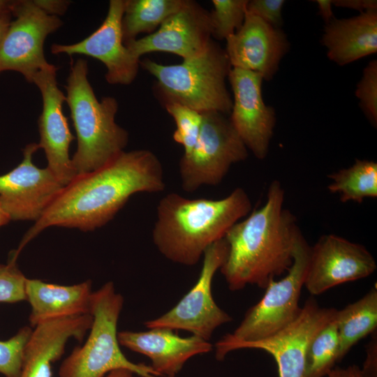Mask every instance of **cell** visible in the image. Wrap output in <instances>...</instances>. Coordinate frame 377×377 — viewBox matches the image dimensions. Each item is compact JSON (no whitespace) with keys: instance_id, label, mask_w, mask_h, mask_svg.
<instances>
[{"instance_id":"cell-21","label":"cell","mask_w":377,"mask_h":377,"mask_svg":"<svg viewBox=\"0 0 377 377\" xmlns=\"http://www.w3.org/2000/svg\"><path fill=\"white\" fill-rule=\"evenodd\" d=\"M91 280L61 286L39 279H26V300L31 306L30 325L54 318L91 314Z\"/></svg>"},{"instance_id":"cell-4","label":"cell","mask_w":377,"mask_h":377,"mask_svg":"<svg viewBox=\"0 0 377 377\" xmlns=\"http://www.w3.org/2000/svg\"><path fill=\"white\" fill-rule=\"evenodd\" d=\"M86 60L71 65L66 101L77 134V149L71 162L77 175L95 170L124 151L128 133L115 121L118 103L113 97L99 101L88 80Z\"/></svg>"},{"instance_id":"cell-7","label":"cell","mask_w":377,"mask_h":377,"mask_svg":"<svg viewBox=\"0 0 377 377\" xmlns=\"http://www.w3.org/2000/svg\"><path fill=\"white\" fill-rule=\"evenodd\" d=\"M311 246L301 231L297 234L293 264L279 281L272 279L261 300L250 307L232 333L223 336L214 347L237 342H253L279 332L300 315L299 300L304 286Z\"/></svg>"},{"instance_id":"cell-10","label":"cell","mask_w":377,"mask_h":377,"mask_svg":"<svg viewBox=\"0 0 377 377\" xmlns=\"http://www.w3.org/2000/svg\"><path fill=\"white\" fill-rule=\"evenodd\" d=\"M9 8L15 20L0 45V72L17 71L33 82L39 71L54 66L45 59L43 45L62 22L57 15L47 13L35 1H9Z\"/></svg>"},{"instance_id":"cell-25","label":"cell","mask_w":377,"mask_h":377,"mask_svg":"<svg viewBox=\"0 0 377 377\" xmlns=\"http://www.w3.org/2000/svg\"><path fill=\"white\" fill-rule=\"evenodd\" d=\"M327 189L339 195L342 202L361 203L367 198L377 197V163L367 159H355L353 165L330 174Z\"/></svg>"},{"instance_id":"cell-20","label":"cell","mask_w":377,"mask_h":377,"mask_svg":"<svg viewBox=\"0 0 377 377\" xmlns=\"http://www.w3.org/2000/svg\"><path fill=\"white\" fill-rule=\"evenodd\" d=\"M92 320L91 314H84L36 325L24 347L20 377H52V363L61 358L71 338L84 339Z\"/></svg>"},{"instance_id":"cell-14","label":"cell","mask_w":377,"mask_h":377,"mask_svg":"<svg viewBox=\"0 0 377 377\" xmlns=\"http://www.w3.org/2000/svg\"><path fill=\"white\" fill-rule=\"evenodd\" d=\"M228 80L233 92L230 120L247 149L264 159L276 124L274 109L262 96V76L253 71L232 68Z\"/></svg>"},{"instance_id":"cell-35","label":"cell","mask_w":377,"mask_h":377,"mask_svg":"<svg viewBox=\"0 0 377 377\" xmlns=\"http://www.w3.org/2000/svg\"><path fill=\"white\" fill-rule=\"evenodd\" d=\"M35 2L47 13L53 15L64 13L69 3L65 1H35Z\"/></svg>"},{"instance_id":"cell-13","label":"cell","mask_w":377,"mask_h":377,"mask_svg":"<svg viewBox=\"0 0 377 377\" xmlns=\"http://www.w3.org/2000/svg\"><path fill=\"white\" fill-rule=\"evenodd\" d=\"M376 260L362 244L330 234L311 247L304 286L318 295L338 285L364 279L376 269Z\"/></svg>"},{"instance_id":"cell-41","label":"cell","mask_w":377,"mask_h":377,"mask_svg":"<svg viewBox=\"0 0 377 377\" xmlns=\"http://www.w3.org/2000/svg\"><path fill=\"white\" fill-rule=\"evenodd\" d=\"M9 1L0 0V10L6 8L8 5Z\"/></svg>"},{"instance_id":"cell-3","label":"cell","mask_w":377,"mask_h":377,"mask_svg":"<svg viewBox=\"0 0 377 377\" xmlns=\"http://www.w3.org/2000/svg\"><path fill=\"white\" fill-rule=\"evenodd\" d=\"M251 206L242 188L219 200L168 193L157 206L153 242L168 260L195 265L210 245L223 239L233 225L250 213Z\"/></svg>"},{"instance_id":"cell-9","label":"cell","mask_w":377,"mask_h":377,"mask_svg":"<svg viewBox=\"0 0 377 377\" xmlns=\"http://www.w3.org/2000/svg\"><path fill=\"white\" fill-rule=\"evenodd\" d=\"M228 246L223 238L210 245L203 254L198 279L190 290L170 310L144 323L148 328L184 330L209 341L214 332L232 320L221 309L212 295L214 276L226 259Z\"/></svg>"},{"instance_id":"cell-31","label":"cell","mask_w":377,"mask_h":377,"mask_svg":"<svg viewBox=\"0 0 377 377\" xmlns=\"http://www.w3.org/2000/svg\"><path fill=\"white\" fill-rule=\"evenodd\" d=\"M27 278L10 259L7 264H0V302L15 303L26 300Z\"/></svg>"},{"instance_id":"cell-37","label":"cell","mask_w":377,"mask_h":377,"mask_svg":"<svg viewBox=\"0 0 377 377\" xmlns=\"http://www.w3.org/2000/svg\"><path fill=\"white\" fill-rule=\"evenodd\" d=\"M11 12L9 2L6 8L0 10V45L4 40L11 23Z\"/></svg>"},{"instance_id":"cell-33","label":"cell","mask_w":377,"mask_h":377,"mask_svg":"<svg viewBox=\"0 0 377 377\" xmlns=\"http://www.w3.org/2000/svg\"><path fill=\"white\" fill-rule=\"evenodd\" d=\"M376 336L373 338L367 348V358L363 369H361L363 377H376Z\"/></svg>"},{"instance_id":"cell-36","label":"cell","mask_w":377,"mask_h":377,"mask_svg":"<svg viewBox=\"0 0 377 377\" xmlns=\"http://www.w3.org/2000/svg\"><path fill=\"white\" fill-rule=\"evenodd\" d=\"M327 377H363L361 369L356 365L347 368H333L327 375Z\"/></svg>"},{"instance_id":"cell-26","label":"cell","mask_w":377,"mask_h":377,"mask_svg":"<svg viewBox=\"0 0 377 377\" xmlns=\"http://www.w3.org/2000/svg\"><path fill=\"white\" fill-rule=\"evenodd\" d=\"M339 334L335 318L310 340L306 353L304 377H324L338 362Z\"/></svg>"},{"instance_id":"cell-22","label":"cell","mask_w":377,"mask_h":377,"mask_svg":"<svg viewBox=\"0 0 377 377\" xmlns=\"http://www.w3.org/2000/svg\"><path fill=\"white\" fill-rule=\"evenodd\" d=\"M322 43L328 58L339 66L377 52V10L345 19L333 17L324 27Z\"/></svg>"},{"instance_id":"cell-16","label":"cell","mask_w":377,"mask_h":377,"mask_svg":"<svg viewBox=\"0 0 377 377\" xmlns=\"http://www.w3.org/2000/svg\"><path fill=\"white\" fill-rule=\"evenodd\" d=\"M212 40L209 13L194 1L184 0L152 34L126 43L138 59L152 52H165L184 60L202 53Z\"/></svg>"},{"instance_id":"cell-8","label":"cell","mask_w":377,"mask_h":377,"mask_svg":"<svg viewBox=\"0 0 377 377\" xmlns=\"http://www.w3.org/2000/svg\"><path fill=\"white\" fill-rule=\"evenodd\" d=\"M202 113V125L192 150L179 162L182 189L187 192L201 186L221 182L231 165L248 157V149L226 114Z\"/></svg>"},{"instance_id":"cell-40","label":"cell","mask_w":377,"mask_h":377,"mask_svg":"<svg viewBox=\"0 0 377 377\" xmlns=\"http://www.w3.org/2000/svg\"><path fill=\"white\" fill-rule=\"evenodd\" d=\"M10 221L9 216L0 207V227L7 224Z\"/></svg>"},{"instance_id":"cell-38","label":"cell","mask_w":377,"mask_h":377,"mask_svg":"<svg viewBox=\"0 0 377 377\" xmlns=\"http://www.w3.org/2000/svg\"><path fill=\"white\" fill-rule=\"evenodd\" d=\"M318 8V14L325 20V23L329 22L333 17L332 9V3L331 0H316Z\"/></svg>"},{"instance_id":"cell-30","label":"cell","mask_w":377,"mask_h":377,"mask_svg":"<svg viewBox=\"0 0 377 377\" xmlns=\"http://www.w3.org/2000/svg\"><path fill=\"white\" fill-rule=\"evenodd\" d=\"M355 95L360 105L369 121L377 124V61H371L363 71L357 84Z\"/></svg>"},{"instance_id":"cell-29","label":"cell","mask_w":377,"mask_h":377,"mask_svg":"<svg viewBox=\"0 0 377 377\" xmlns=\"http://www.w3.org/2000/svg\"><path fill=\"white\" fill-rule=\"evenodd\" d=\"M32 329L20 328L11 338L0 341V374L6 377H20L24 350Z\"/></svg>"},{"instance_id":"cell-23","label":"cell","mask_w":377,"mask_h":377,"mask_svg":"<svg viewBox=\"0 0 377 377\" xmlns=\"http://www.w3.org/2000/svg\"><path fill=\"white\" fill-rule=\"evenodd\" d=\"M336 321L339 340V362L356 343L376 330V286L360 300L337 310Z\"/></svg>"},{"instance_id":"cell-6","label":"cell","mask_w":377,"mask_h":377,"mask_svg":"<svg viewBox=\"0 0 377 377\" xmlns=\"http://www.w3.org/2000/svg\"><path fill=\"white\" fill-rule=\"evenodd\" d=\"M123 305L124 297L111 281L93 292V320L88 338L63 361L59 377H105L117 369L129 370L141 377H159L150 365L134 363L121 352L117 324Z\"/></svg>"},{"instance_id":"cell-32","label":"cell","mask_w":377,"mask_h":377,"mask_svg":"<svg viewBox=\"0 0 377 377\" xmlns=\"http://www.w3.org/2000/svg\"><path fill=\"white\" fill-rule=\"evenodd\" d=\"M283 0L248 1L246 11L256 15L272 27L281 29L283 24Z\"/></svg>"},{"instance_id":"cell-39","label":"cell","mask_w":377,"mask_h":377,"mask_svg":"<svg viewBox=\"0 0 377 377\" xmlns=\"http://www.w3.org/2000/svg\"><path fill=\"white\" fill-rule=\"evenodd\" d=\"M105 377H141L126 369H117L108 374Z\"/></svg>"},{"instance_id":"cell-15","label":"cell","mask_w":377,"mask_h":377,"mask_svg":"<svg viewBox=\"0 0 377 377\" xmlns=\"http://www.w3.org/2000/svg\"><path fill=\"white\" fill-rule=\"evenodd\" d=\"M124 7V0L110 1L107 16L94 32L76 43L53 44L52 53L94 57L105 66V79L108 83H131L137 75L140 59L124 43L121 22Z\"/></svg>"},{"instance_id":"cell-12","label":"cell","mask_w":377,"mask_h":377,"mask_svg":"<svg viewBox=\"0 0 377 377\" xmlns=\"http://www.w3.org/2000/svg\"><path fill=\"white\" fill-rule=\"evenodd\" d=\"M39 148L37 143L28 144L22 162L0 175V207L10 221H36L65 186L47 167L34 164L33 155Z\"/></svg>"},{"instance_id":"cell-42","label":"cell","mask_w":377,"mask_h":377,"mask_svg":"<svg viewBox=\"0 0 377 377\" xmlns=\"http://www.w3.org/2000/svg\"><path fill=\"white\" fill-rule=\"evenodd\" d=\"M159 377H175V376H159Z\"/></svg>"},{"instance_id":"cell-11","label":"cell","mask_w":377,"mask_h":377,"mask_svg":"<svg viewBox=\"0 0 377 377\" xmlns=\"http://www.w3.org/2000/svg\"><path fill=\"white\" fill-rule=\"evenodd\" d=\"M337 310L320 307L311 297L298 317L275 334L253 342H237L215 348V357L223 360L231 351L243 348L260 349L275 360L279 377H304L306 353L312 337L333 320Z\"/></svg>"},{"instance_id":"cell-2","label":"cell","mask_w":377,"mask_h":377,"mask_svg":"<svg viewBox=\"0 0 377 377\" xmlns=\"http://www.w3.org/2000/svg\"><path fill=\"white\" fill-rule=\"evenodd\" d=\"M284 197L281 182L272 181L265 203L227 232L228 251L219 270L230 290L247 285L265 289L292 265L300 230L295 216L283 207Z\"/></svg>"},{"instance_id":"cell-28","label":"cell","mask_w":377,"mask_h":377,"mask_svg":"<svg viewBox=\"0 0 377 377\" xmlns=\"http://www.w3.org/2000/svg\"><path fill=\"white\" fill-rule=\"evenodd\" d=\"M165 108L176 124L174 140L184 147V154H188L200 135L202 113L178 103L165 104Z\"/></svg>"},{"instance_id":"cell-24","label":"cell","mask_w":377,"mask_h":377,"mask_svg":"<svg viewBox=\"0 0 377 377\" xmlns=\"http://www.w3.org/2000/svg\"><path fill=\"white\" fill-rule=\"evenodd\" d=\"M184 0H126L122 17L124 44L136 39L141 33L154 30L178 11Z\"/></svg>"},{"instance_id":"cell-27","label":"cell","mask_w":377,"mask_h":377,"mask_svg":"<svg viewBox=\"0 0 377 377\" xmlns=\"http://www.w3.org/2000/svg\"><path fill=\"white\" fill-rule=\"evenodd\" d=\"M209 13L212 37L226 40L242 27L248 0H213Z\"/></svg>"},{"instance_id":"cell-34","label":"cell","mask_w":377,"mask_h":377,"mask_svg":"<svg viewBox=\"0 0 377 377\" xmlns=\"http://www.w3.org/2000/svg\"><path fill=\"white\" fill-rule=\"evenodd\" d=\"M332 5L358 10L363 13L367 10H377L376 0H334Z\"/></svg>"},{"instance_id":"cell-18","label":"cell","mask_w":377,"mask_h":377,"mask_svg":"<svg viewBox=\"0 0 377 377\" xmlns=\"http://www.w3.org/2000/svg\"><path fill=\"white\" fill-rule=\"evenodd\" d=\"M226 40L225 50L232 68L256 72L267 81L273 78L290 49L281 29L247 11L242 27Z\"/></svg>"},{"instance_id":"cell-19","label":"cell","mask_w":377,"mask_h":377,"mask_svg":"<svg viewBox=\"0 0 377 377\" xmlns=\"http://www.w3.org/2000/svg\"><path fill=\"white\" fill-rule=\"evenodd\" d=\"M120 346L150 359L159 376H175L191 357L214 348L209 341L192 335L182 337L167 328H150L144 332H118Z\"/></svg>"},{"instance_id":"cell-1","label":"cell","mask_w":377,"mask_h":377,"mask_svg":"<svg viewBox=\"0 0 377 377\" xmlns=\"http://www.w3.org/2000/svg\"><path fill=\"white\" fill-rule=\"evenodd\" d=\"M164 188L163 167L152 151H124L103 166L77 175L27 232L13 255L17 258L26 244L47 228L93 230L110 221L132 195Z\"/></svg>"},{"instance_id":"cell-17","label":"cell","mask_w":377,"mask_h":377,"mask_svg":"<svg viewBox=\"0 0 377 377\" xmlns=\"http://www.w3.org/2000/svg\"><path fill=\"white\" fill-rule=\"evenodd\" d=\"M57 68L39 71L33 83L39 89L43 100V109L38 119L39 147L45 154L47 168L64 186L77 175L69 157V147L74 140L67 118L63 112L66 96L57 86Z\"/></svg>"},{"instance_id":"cell-5","label":"cell","mask_w":377,"mask_h":377,"mask_svg":"<svg viewBox=\"0 0 377 377\" xmlns=\"http://www.w3.org/2000/svg\"><path fill=\"white\" fill-rule=\"evenodd\" d=\"M156 80L155 91L164 104L178 103L199 112L230 113L232 98L226 80L232 68L225 49L210 40L200 54L181 64L163 65L140 61Z\"/></svg>"}]
</instances>
